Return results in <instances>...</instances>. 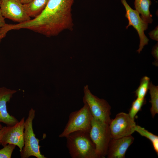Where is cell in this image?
<instances>
[{
	"mask_svg": "<svg viewBox=\"0 0 158 158\" xmlns=\"http://www.w3.org/2000/svg\"><path fill=\"white\" fill-rule=\"evenodd\" d=\"M49 0H32L27 4H23L25 11L30 18H34L45 8Z\"/></svg>",
	"mask_w": 158,
	"mask_h": 158,
	"instance_id": "14",
	"label": "cell"
},
{
	"mask_svg": "<svg viewBox=\"0 0 158 158\" xmlns=\"http://www.w3.org/2000/svg\"><path fill=\"white\" fill-rule=\"evenodd\" d=\"M16 146L8 144L0 150V158H11Z\"/></svg>",
	"mask_w": 158,
	"mask_h": 158,
	"instance_id": "19",
	"label": "cell"
},
{
	"mask_svg": "<svg viewBox=\"0 0 158 158\" xmlns=\"http://www.w3.org/2000/svg\"><path fill=\"white\" fill-rule=\"evenodd\" d=\"M99 158L107 156L109 143L112 139L109 124L92 118L89 132Z\"/></svg>",
	"mask_w": 158,
	"mask_h": 158,
	"instance_id": "4",
	"label": "cell"
},
{
	"mask_svg": "<svg viewBox=\"0 0 158 158\" xmlns=\"http://www.w3.org/2000/svg\"><path fill=\"white\" fill-rule=\"evenodd\" d=\"M66 146L72 158H99L89 133L78 131L66 136Z\"/></svg>",
	"mask_w": 158,
	"mask_h": 158,
	"instance_id": "2",
	"label": "cell"
},
{
	"mask_svg": "<svg viewBox=\"0 0 158 158\" xmlns=\"http://www.w3.org/2000/svg\"><path fill=\"white\" fill-rule=\"evenodd\" d=\"M158 42L154 46L152 49V54L156 60V65H157L158 60Z\"/></svg>",
	"mask_w": 158,
	"mask_h": 158,
	"instance_id": "21",
	"label": "cell"
},
{
	"mask_svg": "<svg viewBox=\"0 0 158 158\" xmlns=\"http://www.w3.org/2000/svg\"><path fill=\"white\" fill-rule=\"evenodd\" d=\"M5 18L2 15L0 9V28L4 26L6 24L5 22Z\"/></svg>",
	"mask_w": 158,
	"mask_h": 158,
	"instance_id": "22",
	"label": "cell"
},
{
	"mask_svg": "<svg viewBox=\"0 0 158 158\" xmlns=\"http://www.w3.org/2000/svg\"><path fill=\"white\" fill-rule=\"evenodd\" d=\"M92 118L88 105L84 103L80 109L70 113L68 122L59 137H66L71 133L78 131L89 133Z\"/></svg>",
	"mask_w": 158,
	"mask_h": 158,
	"instance_id": "5",
	"label": "cell"
},
{
	"mask_svg": "<svg viewBox=\"0 0 158 158\" xmlns=\"http://www.w3.org/2000/svg\"><path fill=\"white\" fill-rule=\"evenodd\" d=\"M17 92L16 90L4 87H0V122L6 124L7 126H13L19 121L15 116L9 114L6 105Z\"/></svg>",
	"mask_w": 158,
	"mask_h": 158,
	"instance_id": "11",
	"label": "cell"
},
{
	"mask_svg": "<svg viewBox=\"0 0 158 158\" xmlns=\"http://www.w3.org/2000/svg\"><path fill=\"white\" fill-rule=\"evenodd\" d=\"M136 126L134 120L128 114L118 113L109 123L112 138L116 139L131 135L135 131Z\"/></svg>",
	"mask_w": 158,
	"mask_h": 158,
	"instance_id": "7",
	"label": "cell"
},
{
	"mask_svg": "<svg viewBox=\"0 0 158 158\" xmlns=\"http://www.w3.org/2000/svg\"><path fill=\"white\" fill-rule=\"evenodd\" d=\"M74 0H49L43 11L29 20L11 24V30L26 29L51 37L73 26L71 9Z\"/></svg>",
	"mask_w": 158,
	"mask_h": 158,
	"instance_id": "1",
	"label": "cell"
},
{
	"mask_svg": "<svg viewBox=\"0 0 158 158\" xmlns=\"http://www.w3.org/2000/svg\"><path fill=\"white\" fill-rule=\"evenodd\" d=\"M23 4H25L29 3L32 0H19Z\"/></svg>",
	"mask_w": 158,
	"mask_h": 158,
	"instance_id": "24",
	"label": "cell"
},
{
	"mask_svg": "<svg viewBox=\"0 0 158 158\" xmlns=\"http://www.w3.org/2000/svg\"><path fill=\"white\" fill-rule=\"evenodd\" d=\"M158 26L152 30L148 34L150 37L153 40L158 41Z\"/></svg>",
	"mask_w": 158,
	"mask_h": 158,
	"instance_id": "20",
	"label": "cell"
},
{
	"mask_svg": "<svg viewBox=\"0 0 158 158\" xmlns=\"http://www.w3.org/2000/svg\"><path fill=\"white\" fill-rule=\"evenodd\" d=\"M135 131L141 136L146 137L150 140L154 150L158 155V136L138 125H136Z\"/></svg>",
	"mask_w": 158,
	"mask_h": 158,
	"instance_id": "16",
	"label": "cell"
},
{
	"mask_svg": "<svg viewBox=\"0 0 158 158\" xmlns=\"http://www.w3.org/2000/svg\"><path fill=\"white\" fill-rule=\"evenodd\" d=\"M1 39L0 38V42H1Z\"/></svg>",
	"mask_w": 158,
	"mask_h": 158,
	"instance_id": "26",
	"label": "cell"
},
{
	"mask_svg": "<svg viewBox=\"0 0 158 158\" xmlns=\"http://www.w3.org/2000/svg\"><path fill=\"white\" fill-rule=\"evenodd\" d=\"M3 127V126L2 125L0 124V130Z\"/></svg>",
	"mask_w": 158,
	"mask_h": 158,
	"instance_id": "25",
	"label": "cell"
},
{
	"mask_svg": "<svg viewBox=\"0 0 158 158\" xmlns=\"http://www.w3.org/2000/svg\"><path fill=\"white\" fill-rule=\"evenodd\" d=\"M83 90V102L88 105L93 118L109 124L111 120V107L108 102L92 94L87 85L84 87Z\"/></svg>",
	"mask_w": 158,
	"mask_h": 158,
	"instance_id": "6",
	"label": "cell"
},
{
	"mask_svg": "<svg viewBox=\"0 0 158 158\" xmlns=\"http://www.w3.org/2000/svg\"><path fill=\"white\" fill-rule=\"evenodd\" d=\"M121 1L126 10L125 16L128 21V24L126 27V29L132 26L137 30L140 42L139 48L137 51L140 53L144 46L148 44L149 40L144 32L148 28V23L142 19L138 12L133 9L128 4L126 0H121Z\"/></svg>",
	"mask_w": 158,
	"mask_h": 158,
	"instance_id": "8",
	"label": "cell"
},
{
	"mask_svg": "<svg viewBox=\"0 0 158 158\" xmlns=\"http://www.w3.org/2000/svg\"><path fill=\"white\" fill-rule=\"evenodd\" d=\"M25 122L24 117L14 125L6 126L1 141L2 146L4 147L8 144L15 145L19 148L20 153L22 152L24 144Z\"/></svg>",
	"mask_w": 158,
	"mask_h": 158,
	"instance_id": "10",
	"label": "cell"
},
{
	"mask_svg": "<svg viewBox=\"0 0 158 158\" xmlns=\"http://www.w3.org/2000/svg\"><path fill=\"white\" fill-rule=\"evenodd\" d=\"M150 83V78L145 76L141 79L139 87L135 91L137 98L144 99L149 89Z\"/></svg>",
	"mask_w": 158,
	"mask_h": 158,
	"instance_id": "17",
	"label": "cell"
},
{
	"mask_svg": "<svg viewBox=\"0 0 158 158\" xmlns=\"http://www.w3.org/2000/svg\"><path fill=\"white\" fill-rule=\"evenodd\" d=\"M134 138L131 135L111 140L108 147L107 156L108 158H124L129 147L133 143Z\"/></svg>",
	"mask_w": 158,
	"mask_h": 158,
	"instance_id": "12",
	"label": "cell"
},
{
	"mask_svg": "<svg viewBox=\"0 0 158 158\" xmlns=\"http://www.w3.org/2000/svg\"><path fill=\"white\" fill-rule=\"evenodd\" d=\"M5 127L6 126H3V128L0 130V145H1V139Z\"/></svg>",
	"mask_w": 158,
	"mask_h": 158,
	"instance_id": "23",
	"label": "cell"
},
{
	"mask_svg": "<svg viewBox=\"0 0 158 158\" xmlns=\"http://www.w3.org/2000/svg\"><path fill=\"white\" fill-rule=\"evenodd\" d=\"M0 9L3 16L21 23L30 20L31 18L19 0H0Z\"/></svg>",
	"mask_w": 158,
	"mask_h": 158,
	"instance_id": "9",
	"label": "cell"
},
{
	"mask_svg": "<svg viewBox=\"0 0 158 158\" xmlns=\"http://www.w3.org/2000/svg\"><path fill=\"white\" fill-rule=\"evenodd\" d=\"M145 102V99H141L137 98L133 102L128 114L134 120L135 116L140 110Z\"/></svg>",
	"mask_w": 158,
	"mask_h": 158,
	"instance_id": "18",
	"label": "cell"
},
{
	"mask_svg": "<svg viewBox=\"0 0 158 158\" xmlns=\"http://www.w3.org/2000/svg\"><path fill=\"white\" fill-rule=\"evenodd\" d=\"M35 116V110H30L27 118L25 121L24 134V144L20 153L21 158L34 156L37 158H46L40 152L39 140L35 137L33 128V121Z\"/></svg>",
	"mask_w": 158,
	"mask_h": 158,
	"instance_id": "3",
	"label": "cell"
},
{
	"mask_svg": "<svg viewBox=\"0 0 158 158\" xmlns=\"http://www.w3.org/2000/svg\"></svg>",
	"mask_w": 158,
	"mask_h": 158,
	"instance_id": "27",
	"label": "cell"
},
{
	"mask_svg": "<svg viewBox=\"0 0 158 158\" xmlns=\"http://www.w3.org/2000/svg\"><path fill=\"white\" fill-rule=\"evenodd\" d=\"M151 4V0H135L134 2L135 10L141 14L142 19L148 23H151L153 21L152 16L150 11Z\"/></svg>",
	"mask_w": 158,
	"mask_h": 158,
	"instance_id": "13",
	"label": "cell"
},
{
	"mask_svg": "<svg viewBox=\"0 0 158 158\" xmlns=\"http://www.w3.org/2000/svg\"><path fill=\"white\" fill-rule=\"evenodd\" d=\"M150 94L151 107L150 111L152 117H154L158 113V86L150 83L149 88Z\"/></svg>",
	"mask_w": 158,
	"mask_h": 158,
	"instance_id": "15",
	"label": "cell"
}]
</instances>
